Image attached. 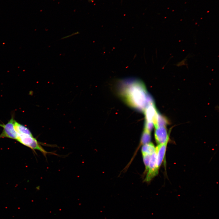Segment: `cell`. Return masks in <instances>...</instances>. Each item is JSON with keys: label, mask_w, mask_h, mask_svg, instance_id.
<instances>
[{"label": "cell", "mask_w": 219, "mask_h": 219, "mask_svg": "<svg viewBox=\"0 0 219 219\" xmlns=\"http://www.w3.org/2000/svg\"><path fill=\"white\" fill-rule=\"evenodd\" d=\"M87 0L89 1H92L93 0Z\"/></svg>", "instance_id": "5bb4252c"}, {"label": "cell", "mask_w": 219, "mask_h": 219, "mask_svg": "<svg viewBox=\"0 0 219 219\" xmlns=\"http://www.w3.org/2000/svg\"><path fill=\"white\" fill-rule=\"evenodd\" d=\"M155 151V147L154 144L151 143L146 144L143 145L141 149L142 155L152 154Z\"/></svg>", "instance_id": "30bf717a"}, {"label": "cell", "mask_w": 219, "mask_h": 219, "mask_svg": "<svg viewBox=\"0 0 219 219\" xmlns=\"http://www.w3.org/2000/svg\"><path fill=\"white\" fill-rule=\"evenodd\" d=\"M16 121L14 116H12L7 123L0 124V126L3 128L2 131L0 134V138H8L16 140L17 134L14 127Z\"/></svg>", "instance_id": "3957f363"}, {"label": "cell", "mask_w": 219, "mask_h": 219, "mask_svg": "<svg viewBox=\"0 0 219 219\" xmlns=\"http://www.w3.org/2000/svg\"><path fill=\"white\" fill-rule=\"evenodd\" d=\"M151 140V132L144 129L141 137V144L144 145L149 143L150 142Z\"/></svg>", "instance_id": "8fae6325"}, {"label": "cell", "mask_w": 219, "mask_h": 219, "mask_svg": "<svg viewBox=\"0 0 219 219\" xmlns=\"http://www.w3.org/2000/svg\"><path fill=\"white\" fill-rule=\"evenodd\" d=\"M14 127L17 134H32L30 130L26 127L16 121L15 123Z\"/></svg>", "instance_id": "9c48e42d"}, {"label": "cell", "mask_w": 219, "mask_h": 219, "mask_svg": "<svg viewBox=\"0 0 219 219\" xmlns=\"http://www.w3.org/2000/svg\"><path fill=\"white\" fill-rule=\"evenodd\" d=\"M168 141L158 144L155 147L157 162L158 167L160 168L165 158L167 147Z\"/></svg>", "instance_id": "8992f818"}, {"label": "cell", "mask_w": 219, "mask_h": 219, "mask_svg": "<svg viewBox=\"0 0 219 219\" xmlns=\"http://www.w3.org/2000/svg\"><path fill=\"white\" fill-rule=\"evenodd\" d=\"M159 169L157 164L155 151L151 155L144 180L146 182H149L151 180L158 174Z\"/></svg>", "instance_id": "277c9868"}, {"label": "cell", "mask_w": 219, "mask_h": 219, "mask_svg": "<svg viewBox=\"0 0 219 219\" xmlns=\"http://www.w3.org/2000/svg\"><path fill=\"white\" fill-rule=\"evenodd\" d=\"M121 96L129 105L144 111L150 104L154 103L144 83L136 78H128L119 82Z\"/></svg>", "instance_id": "6da1fadb"}, {"label": "cell", "mask_w": 219, "mask_h": 219, "mask_svg": "<svg viewBox=\"0 0 219 219\" xmlns=\"http://www.w3.org/2000/svg\"><path fill=\"white\" fill-rule=\"evenodd\" d=\"M155 128V137L158 144L169 141V136L165 127H159Z\"/></svg>", "instance_id": "5b68a950"}, {"label": "cell", "mask_w": 219, "mask_h": 219, "mask_svg": "<svg viewBox=\"0 0 219 219\" xmlns=\"http://www.w3.org/2000/svg\"><path fill=\"white\" fill-rule=\"evenodd\" d=\"M152 154H146L142 155L143 161L145 166V170L146 172L147 171L150 159Z\"/></svg>", "instance_id": "7c38bea8"}, {"label": "cell", "mask_w": 219, "mask_h": 219, "mask_svg": "<svg viewBox=\"0 0 219 219\" xmlns=\"http://www.w3.org/2000/svg\"><path fill=\"white\" fill-rule=\"evenodd\" d=\"M16 141L34 151L35 150L40 151L45 157L48 154H52L51 152L45 150L33 134H17Z\"/></svg>", "instance_id": "7a4b0ae2"}, {"label": "cell", "mask_w": 219, "mask_h": 219, "mask_svg": "<svg viewBox=\"0 0 219 219\" xmlns=\"http://www.w3.org/2000/svg\"><path fill=\"white\" fill-rule=\"evenodd\" d=\"M144 112L145 116L146 121L153 122L157 112L154 103L149 105Z\"/></svg>", "instance_id": "52a82bcc"}, {"label": "cell", "mask_w": 219, "mask_h": 219, "mask_svg": "<svg viewBox=\"0 0 219 219\" xmlns=\"http://www.w3.org/2000/svg\"><path fill=\"white\" fill-rule=\"evenodd\" d=\"M153 123L156 128L161 127H165L168 124V121L165 117L157 112Z\"/></svg>", "instance_id": "ba28073f"}, {"label": "cell", "mask_w": 219, "mask_h": 219, "mask_svg": "<svg viewBox=\"0 0 219 219\" xmlns=\"http://www.w3.org/2000/svg\"><path fill=\"white\" fill-rule=\"evenodd\" d=\"M154 125L153 122L146 121L144 129L151 132L153 128Z\"/></svg>", "instance_id": "4fadbf2b"}]
</instances>
